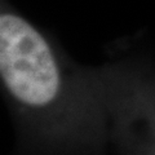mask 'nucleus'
Segmentation results:
<instances>
[{
	"label": "nucleus",
	"mask_w": 155,
	"mask_h": 155,
	"mask_svg": "<svg viewBox=\"0 0 155 155\" xmlns=\"http://www.w3.org/2000/svg\"><path fill=\"white\" fill-rule=\"evenodd\" d=\"M0 74L8 91L30 106L49 104L60 89V72L45 39L11 13L0 17Z\"/></svg>",
	"instance_id": "nucleus-1"
}]
</instances>
